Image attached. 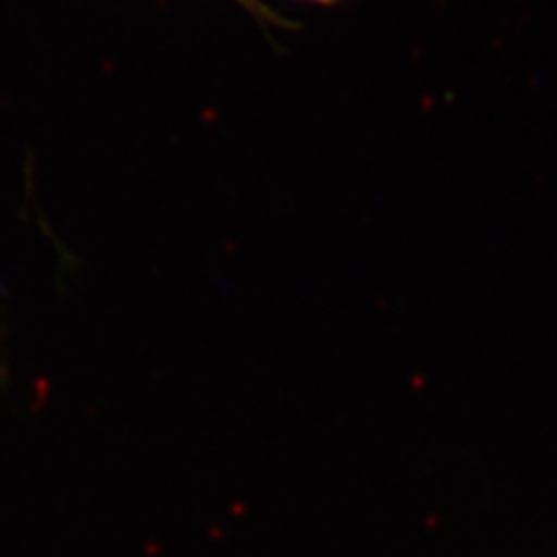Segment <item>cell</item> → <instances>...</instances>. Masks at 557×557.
Wrapping results in <instances>:
<instances>
[{"label":"cell","mask_w":557,"mask_h":557,"mask_svg":"<svg viewBox=\"0 0 557 557\" xmlns=\"http://www.w3.org/2000/svg\"><path fill=\"white\" fill-rule=\"evenodd\" d=\"M306 2H317V4H322V7H335V4L343 2V0H306Z\"/></svg>","instance_id":"7a4b0ae2"},{"label":"cell","mask_w":557,"mask_h":557,"mask_svg":"<svg viewBox=\"0 0 557 557\" xmlns=\"http://www.w3.org/2000/svg\"><path fill=\"white\" fill-rule=\"evenodd\" d=\"M238 2L248 13H252L257 20L264 21V25H267V23L283 25V23H285V21L281 20L278 15H275L273 11H269L260 0H238Z\"/></svg>","instance_id":"6da1fadb"}]
</instances>
